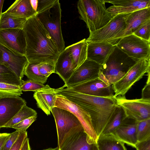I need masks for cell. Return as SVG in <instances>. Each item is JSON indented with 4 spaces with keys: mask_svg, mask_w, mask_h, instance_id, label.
<instances>
[{
    "mask_svg": "<svg viewBox=\"0 0 150 150\" xmlns=\"http://www.w3.org/2000/svg\"><path fill=\"white\" fill-rule=\"evenodd\" d=\"M150 42L132 34L120 39L115 45L129 57L138 61L150 58Z\"/></svg>",
    "mask_w": 150,
    "mask_h": 150,
    "instance_id": "obj_8",
    "label": "cell"
},
{
    "mask_svg": "<svg viewBox=\"0 0 150 150\" xmlns=\"http://www.w3.org/2000/svg\"><path fill=\"white\" fill-rule=\"evenodd\" d=\"M4 13L16 17L28 19L36 16L37 12L32 8L30 0H17Z\"/></svg>",
    "mask_w": 150,
    "mask_h": 150,
    "instance_id": "obj_24",
    "label": "cell"
},
{
    "mask_svg": "<svg viewBox=\"0 0 150 150\" xmlns=\"http://www.w3.org/2000/svg\"><path fill=\"white\" fill-rule=\"evenodd\" d=\"M38 69L40 73L42 75L48 78L51 74L55 73V63H40Z\"/></svg>",
    "mask_w": 150,
    "mask_h": 150,
    "instance_id": "obj_37",
    "label": "cell"
},
{
    "mask_svg": "<svg viewBox=\"0 0 150 150\" xmlns=\"http://www.w3.org/2000/svg\"><path fill=\"white\" fill-rule=\"evenodd\" d=\"M115 98L118 105L123 108L127 117L137 122L150 118V100L128 99L125 96L120 95Z\"/></svg>",
    "mask_w": 150,
    "mask_h": 150,
    "instance_id": "obj_10",
    "label": "cell"
},
{
    "mask_svg": "<svg viewBox=\"0 0 150 150\" xmlns=\"http://www.w3.org/2000/svg\"><path fill=\"white\" fill-rule=\"evenodd\" d=\"M20 150H31L28 138L25 139Z\"/></svg>",
    "mask_w": 150,
    "mask_h": 150,
    "instance_id": "obj_43",
    "label": "cell"
},
{
    "mask_svg": "<svg viewBox=\"0 0 150 150\" xmlns=\"http://www.w3.org/2000/svg\"><path fill=\"white\" fill-rule=\"evenodd\" d=\"M0 44L14 52L25 55L26 43L23 29L0 30Z\"/></svg>",
    "mask_w": 150,
    "mask_h": 150,
    "instance_id": "obj_14",
    "label": "cell"
},
{
    "mask_svg": "<svg viewBox=\"0 0 150 150\" xmlns=\"http://www.w3.org/2000/svg\"><path fill=\"white\" fill-rule=\"evenodd\" d=\"M127 117L123 108L118 105L99 136L113 134Z\"/></svg>",
    "mask_w": 150,
    "mask_h": 150,
    "instance_id": "obj_26",
    "label": "cell"
},
{
    "mask_svg": "<svg viewBox=\"0 0 150 150\" xmlns=\"http://www.w3.org/2000/svg\"><path fill=\"white\" fill-rule=\"evenodd\" d=\"M4 0H0V20L2 13V10Z\"/></svg>",
    "mask_w": 150,
    "mask_h": 150,
    "instance_id": "obj_45",
    "label": "cell"
},
{
    "mask_svg": "<svg viewBox=\"0 0 150 150\" xmlns=\"http://www.w3.org/2000/svg\"><path fill=\"white\" fill-rule=\"evenodd\" d=\"M30 1L32 8L37 12L38 0H30Z\"/></svg>",
    "mask_w": 150,
    "mask_h": 150,
    "instance_id": "obj_44",
    "label": "cell"
},
{
    "mask_svg": "<svg viewBox=\"0 0 150 150\" xmlns=\"http://www.w3.org/2000/svg\"><path fill=\"white\" fill-rule=\"evenodd\" d=\"M62 10L59 0H39L36 16L56 44L60 53L65 48L61 27Z\"/></svg>",
    "mask_w": 150,
    "mask_h": 150,
    "instance_id": "obj_3",
    "label": "cell"
},
{
    "mask_svg": "<svg viewBox=\"0 0 150 150\" xmlns=\"http://www.w3.org/2000/svg\"><path fill=\"white\" fill-rule=\"evenodd\" d=\"M21 81L8 67L0 64V82L20 87Z\"/></svg>",
    "mask_w": 150,
    "mask_h": 150,
    "instance_id": "obj_31",
    "label": "cell"
},
{
    "mask_svg": "<svg viewBox=\"0 0 150 150\" xmlns=\"http://www.w3.org/2000/svg\"><path fill=\"white\" fill-rule=\"evenodd\" d=\"M43 150H59V149L57 147L54 148H49L47 149H45Z\"/></svg>",
    "mask_w": 150,
    "mask_h": 150,
    "instance_id": "obj_47",
    "label": "cell"
},
{
    "mask_svg": "<svg viewBox=\"0 0 150 150\" xmlns=\"http://www.w3.org/2000/svg\"><path fill=\"white\" fill-rule=\"evenodd\" d=\"M105 0H80L77 8L79 18L86 23L90 33L102 28L114 17L108 11Z\"/></svg>",
    "mask_w": 150,
    "mask_h": 150,
    "instance_id": "obj_4",
    "label": "cell"
},
{
    "mask_svg": "<svg viewBox=\"0 0 150 150\" xmlns=\"http://www.w3.org/2000/svg\"><path fill=\"white\" fill-rule=\"evenodd\" d=\"M82 94L100 97H111L114 95L112 85H109L98 78L76 86L67 87Z\"/></svg>",
    "mask_w": 150,
    "mask_h": 150,
    "instance_id": "obj_15",
    "label": "cell"
},
{
    "mask_svg": "<svg viewBox=\"0 0 150 150\" xmlns=\"http://www.w3.org/2000/svg\"><path fill=\"white\" fill-rule=\"evenodd\" d=\"M27 138V133L26 131L20 132L19 137L10 150H20Z\"/></svg>",
    "mask_w": 150,
    "mask_h": 150,
    "instance_id": "obj_39",
    "label": "cell"
},
{
    "mask_svg": "<svg viewBox=\"0 0 150 150\" xmlns=\"http://www.w3.org/2000/svg\"><path fill=\"white\" fill-rule=\"evenodd\" d=\"M56 95L54 88L47 84L44 88L35 92L33 97L36 101L38 107L48 115L54 106Z\"/></svg>",
    "mask_w": 150,
    "mask_h": 150,
    "instance_id": "obj_23",
    "label": "cell"
},
{
    "mask_svg": "<svg viewBox=\"0 0 150 150\" xmlns=\"http://www.w3.org/2000/svg\"><path fill=\"white\" fill-rule=\"evenodd\" d=\"M7 133H0V137L6 134Z\"/></svg>",
    "mask_w": 150,
    "mask_h": 150,
    "instance_id": "obj_48",
    "label": "cell"
},
{
    "mask_svg": "<svg viewBox=\"0 0 150 150\" xmlns=\"http://www.w3.org/2000/svg\"><path fill=\"white\" fill-rule=\"evenodd\" d=\"M0 48L3 52L1 64L8 67L22 80L25 68L28 63L25 55L14 52L1 44Z\"/></svg>",
    "mask_w": 150,
    "mask_h": 150,
    "instance_id": "obj_18",
    "label": "cell"
},
{
    "mask_svg": "<svg viewBox=\"0 0 150 150\" xmlns=\"http://www.w3.org/2000/svg\"><path fill=\"white\" fill-rule=\"evenodd\" d=\"M10 133H8L0 137V150H1L5 142L9 137Z\"/></svg>",
    "mask_w": 150,
    "mask_h": 150,
    "instance_id": "obj_42",
    "label": "cell"
},
{
    "mask_svg": "<svg viewBox=\"0 0 150 150\" xmlns=\"http://www.w3.org/2000/svg\"><path fill=\"white\" fill-rule=\"evenodd\" d=\"M127 14L114 16L106 25L94 32L90 33L87 42H103L116 45L118 38L125 29V20Z\"/></svg>",
    "mask_w": 150,
    "mask_h": 150,
    "instance_id": "obj_6",
    "label": "cell"
},
{
    "mask_svg": "<svg viewBox=\"0 0 150 150\" xmlns=\"http://www.w3.org/2000/svg\"><path fill=\"white\" fill-rule=\"evenodd\" d=\"M136 133L138 142L150 137V118L137 121Z\"/></svg>",
    "mask_w": 150,
    "mask_h": 150,
    "instance_id": "obj_32",
    "label": "cell"
},
{
    "mask_svg": "<svg viewBox=\"0 0 150 150\" xmlns=\"http://www.w3.org/2000/svg\"><path fill=\"white\" fill-rule=\"evenodd\" d=\"M63 86L54 90L77 105L89 114L94 130L98 137L118 105L115 97H100L86 95Z\"/></svg>",
    "mask_w": 150,
    "mask_h": 150,
    "instance_id": "obj_2",
    "label": "cell"
},
{
    "mask_svg": "<svg viewBox=\"0 0 150 150\" xmlns=\"http://www.w3.org/2000/svg\"><path fill=\"white\" fill-rule=\"evenodd\" d=\"M133 34L142 39L150 42V19L140 26Z\"/></svg>",
    "mask_w": 150,
    "mask_h": 150,
    "instance_id": "obj_35",
    "label": "cell"
},
{
    "mask_svg": "<svg viewBox=\"0 0 150 150\" xmlns=\"http://www.w3.org/2000/svg\"><path fill=\"white\" fill-rule=\"evenodd\" d=\"M137 61L129 57L115 45L102 65L99 78L108 85H112L125 76Z\"/></svg>",
    "mask_w": 150,
    "mask_h": 150,
    "instance_id": "obj_5",
    "label": "cell"
},
{
    "mask_svg": "<svg viewBox=\"0 0 150 150\" xmlns=\"http://www.w3.org/2000/svg\"><path fill=\"white\" fill-rule=\"evenodd\" d=\"M27 19L8 15L2 13L0 20V30L11 28L23 29Z\"/></svg>",
    "mask_w": 150,
    "mask_h": 150,
    "instance_id": "obj_28",
    "label": "cell"
},
{
    "mask_svg": "<svg viewBox=\"0 0 150 150\" xmlns=\"http://www.w3.org/2000/svg\"><path fill=\"white\" fill-rule=\"evenodd\" d=\"M20 134V132L16 130L10 133L9 137L4 143L1 150H10L16 142Z\"/></svg>",
    "mask_w": 150,
    "mask_h": 150,
    "instance_id": "obj_38",
    "label": "cell"
},
{
    "mask_svg": "<svg viewBox=\"0 0 150 150\" xmlns=\"http://www.w3.org/2000/svg\"><path fill=\"white\" fill-rule=\"evenodd\" d=\"M150 71V58L137 61L125 76L112 85L115 93L113 96H125L136 82L141 79L146 73Z\"/></svg>",
    "mask_w": 150,
    "mask_h": 150,
    "instance_id": "obj_7",
    "label": "cell"
},
{
    "mask_svg": "<svg viewBox=\"0 0 150 150\" xmlns=\"http://www.w3.org/2000/svg\"><path fill=\"white\" fill-rule=\"evenodd\" d=\"M37 116L36 111L29 107L25 104L23 105L16 115L4 126L11 127L13 125L31 117Z\"/></svg>",
    "mask_w": 150,
    "mask_h": 150,
    "instance_id": "obj_29",
    "label": "cell"
},
{
    "mask_svg": "<svg viewBox=\"0 0 150 150\" xmlns=\"http://www.w3.org/2000/svg\"><path fill=\"white\" fill-rule=\"evenodd\" d=\"M26 104L19 96L0 98V128L8 122Z\"/></svg>",
    "mask_w": 150,
    "mask_h": 150,
    "instance_id": "obj_16",
    "label": "cell"
},
{
    "mask_svg": "<svg viewBox=\"0 0 150 150\" xmlns=\"http://www.w3.org/2000/svg\"><path fill=\"white\" fill-rule=\"evenodd\" d=\"M22 93L19 86L0 82V98L20 96Z\"/></svg>",
    "mask_w": 150,
    "mask_h": 150,
    "instance_id": "obj_33",
    "label": "cell"
},
{
    "mask_svg": "<svg viewBox=\"0 0 150 150\" xmlns=\"http://www.w3.org/2000/svg\"><path fill=\"white\" fill-rule=\"evenodd\" d=\"M113 5L107 8L113 17L120 14H127L150 7V0H105Z\"/></svg>",
    "mask_w": 150,
    "mask_h": 150,
    "instance_id": "obj_17",
    "label": "cell"
},
{
    "mask_svg": "<svg viewBox=\"0 0 150 150\" xmlns=\"http://www.w3.org/2000/svg\"><path fill=\"white\" fill-rule=\"evenodd\" d=\"M96 143L98 150H127L125 143L113 134L99 136Z\"/></svg>",
    "mask_w": 150,
    "mask_h": 150,
    "instance_id": "obj_27",
    "label": "cell"
},
{
    "mask_svg": "<svg viewBox=\"0 0 150 150\" xmlns=\"http://www.w3.org/2000/svg\"><path fill=\"white\" fill-rule=\"evenodd\" d=\"M135 148L137 150H150V137L138 142Z\"/></svg>",
    "mask_w": 150,
    "mask_h": 150,
    "instance_id": "obj_41",
    "label": "cell"
},
{
    "mask_svg": "<svg viewBox=\"0 0 150 150\" xmlns=\"http://www.w3.org/2000/svg\"><path fill=\"white\" fill-rule=\"evenodd\" d=\"M88 44L84 38L66 47L72 58L75 70L87 58Z\"/></svg>",
    "mask_w": 150,
    "mask_h": 150,
    "instance_id": "obj_25",
    "label": "cell"
},
{
    "mask_svg": "<svg viewBox=\"0 0 150 150\" xmlns=\"http://www.w3.org/2000/svg\"><path fill=\"white\" fill-rule=\"evenodd\" d=\"M51 112L55 122L58 137V148L61 147L67 134L72 130L82 126L77 118L67 110L54 107Z\"/></svg>",
    "mask_w": 150,
    "mask_h": 150,
    "instance_id": "obj_11",
    "label": "cell"
},
{
    "mask_svg": "<svg viewBox=\"0 0 150 150\" xmlns=\"http://www.w3.org/2000/svg\"><path fill=\"white\" fill-rule=\"evenodd\" d=\"M102 66L87 59L74 71L63 86L70 87L99 78Z\"/></svg>",
    "mask_w": 150,
    "mask_h": 150,
    "instance_id": "obj_13",
    "label": "cell"
},
{
    "mask_svg": "<svg viewBox=\"0 0 150 150\" xmlns=\"http://www.w3.org/2000/svg\"><path fill=\"white\" fill-rule=\"evenodd\" d=\"M75 70L72 58L67 47L61 52L55 63V73L66 83Z\"/></svg>",
    "mask_w": 150,
    "mask_h": 150,
    "instance_id": "obj_22",
    "label": "cell"
},
{
    "mask_svg": "<svg viewBox=\"0 0 150 150\" xmlns=\"http://www.w3.org/2000/svg\"><path fill=\"white\" fill-rule=\"evenodd\" d=\"M87 59L103 65L113 50L115 45L103 42H87Z\"/></svg>",
    "mask_w": 150,
    "mask_h": 150,
    "instance_id": "obj_19",
    "label": "cell"
},
{
    "mask_svg": "<svg viewBox=\"0 0 150 150\" xmlns=\"http://www.w3.org/2000/svg\"><path fill=\"white\" fill-rule=\"evenodd\" d=\"M136 127L137 121L127 117L113 134L124 143L135 147L138 142Z\"/></svg>",
    "mask_w": 150,
    "mask_h": 150,
    "instance_id": "obj_21",
    "label": "cell"
},
{
    "mask_svg": "<svg viewBox=\"0 0 150 150\" xmlns=\"http://www.w3.org/2000/svg\"><path fill=\"white\" fill-rule=\"evenodd\" d=\"M39 64L28 62L26 66L24 71V75L29 79L42 83H45L48 78L42 75L39 71Z\"/></svg>",
    "mask_w": 150,
    "mask_h": 150,
    "instance_id": "obj_30",
    "label": "cell"
},
{
    "mask_svg": "<svg viewBox=\"0 0 150 150\" xmlns=\"http://www.w3.org/2000/svg\"><path fill=\"white\" fill-rule=\"evenodd\" d=\"M3 52L1 50L0 48V64H2L3 57Z\"/></svg>",
    "mask_w": 150,
    "mask_h": 150,
    "instance_id": "obj_46",
    "label": "cell"
},
{
    "mask_svg": "<svg viewBox=\"0 0 150 150\" xmlns=\"http://www.w3.org/2000/svg\"><path fill=\"white\" fill-rule=\"evenodd\" d=\"M20 88L22 91H36L44 88L45 85L43 84L30 79L21 81Z\"/></svg>",
    "mask_w": 150,
    "mask_h": 150,
    "instance_id": "obj_34",
    "label": "cell"
},
{
    "mask_svg": "<svg viewBox=\"0 0 150 150\" xmlns=\"http://www.w3.org/2000/svg\"><path fill=\"white\" fill-rule=\"evenodd\" d=\"M23 30L26 43L25 56L28 62L55 63L60 52L36 16L27 19Z\"/></svg>",
    "mask_w": 150,
    "mask_h": 150,
    "instance_id": "obj_1",
    "label": "cell"
},
{
    "mask_svg": "<svg viewBox=\"0 0 150 150\" xmlns=\"http://www.w3.org/2000/svg\"><path fill=\"white\" fill-rule=\"evenodd\" d=\"M149 19L150 7L128 13L125 20L126 28L119 36L118 40L123 37L133 34L140 26Z\"/></svg>",
    "mask_w": 150,
    "mask_h": 150,
    "instance_id": "obj_20",
    "label": "cell"
},
{
    "mask_svg": "<svg viewBox=\"0 0 150 150\" xmlns=\"http://www.w3.org/2000/svg\"><path fill=\"white\" fill-rule=\"evenodd\" d=\"M54 107L67 110L74 115L81 123L89 140L96 143L98 137L93 127L90 116L87 112L61 95H56Z\"/></svg>",
    "mask_w": 150,
    "mask_h": 150,
    "instance_id": "obj_9",
    "label": "cell"
},
{
    "mask_svg": "<svg viewBox=\"0 0 150 150\" xmlns=\"http://www.w3.org/2000/svg\"><path fill=\"white\" fill-rule=\"evenodd\" d=\"M150 72L147 73L146 83L142 89V98L150 100Z\"/></svg>",
    "mask_w": 150,
    "mask_h": 150,
    "instance_id": "obj_40",
    "label": "cell"
},
{
    "mask_svg": "<svg viewBox=\"0 0 150 150\" xmlns=\"http://www.w3.org/2000/svg\"><path fill=\"white\" fill-rule=\"evenodd\" d=\"M37 116L29 117L13 125L11 128H14L19 132H25L36 119Z\"/></svg>",
    "mask_w": 150,
    "mask_h": 150,
    "instance_id": "obj_36",
    "label": "cell"
},
{
    "mask_svg": "<svg viewBox=\"0 0 150 150\" xmlns=\"http://www.w3.org/2000/svg\"><path fill=\"white\" fill-rule=\"evenodd\" d=\"M59 150H98L96 143L90 141L82 126L71 130Z\"/></svg>",
    "mask_w": 150,
    "mask_h": 150,
    "instance_id": "obj_12",
    "label": "cell"
}]
</instances>
